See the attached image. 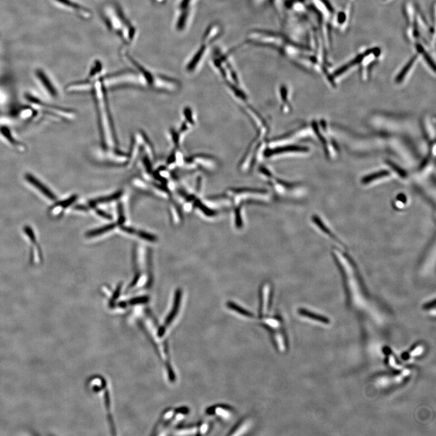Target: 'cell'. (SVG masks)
<instances>
[{
  "label": "cell",
  "instance_id": "obj_1",
  "mask_svg": "<svg viewBox=\"0 0 436 436\" xmlns=\"http://www.w3.org/2000/svg\"><path fill=\"white\" fill-rule=\"evenodd\" d=\"M104 83L102 79L95 83L94 97L98 112L101 137L105 148L112 149L117 145L114 127L111 118Z\"/></svg>",
  "mask_w": 436,
  "mask_h": 436
},
{
  "label": "cell",
  "instance_id": "obj_2",
  "mask_svg": "<svg viewBox=\"0 0 436 436\" xmlns=\"http://www.w3.org/2000/svg\"><path fill=\"white\" fill-rule=\"evenodd\" d=\"M309 151V148L300 146L297 145H283L280 146L270 147L265 149L263 152V156L266 157H272L281 156L282 155L296 154V153H307Z\"/></svg>",
  "mask_w": 436,
  "mask_h": 436
},
{
  "label": "cell",
  "instance_id": "obj_3",
  "mask_svg": "<svg viewBox=\"0 0 436 436\" xmlns=\"http://www.w3.org/2000/svg\"><path fill=\"white\" fill-rule=\"evenodd\" d=\"M187 165L192 168L199 167L205 170H213L218 166V161L213 157L206 154H198L186 159Z\"/></svg>",
  "mask_w": 436,
  "mask_h": 436
},
{
  "label": "cell",
  "instance_id": "obj_4",
  "mask_svg": "<svg viewBox=\"0 0 436 436\" xmlns=\"http://www.w3.org/2000/svg\"><path fill=\"white\" fill-rule=\"evenodd\" d=\"M270 334L273 345L278 351L280 352L286 351L289 346L286 332L282 328L280 329L270 331Z\"/></svg>",
  "mask_w": 436,
  "mask_h": 436
},
{
  "label": "cell",
  "instance_id": "obj_5",
  "mask_svg": "<svg viewBox=\"0 0 436 436\" xmlns=\"http://www.w3.org/2000/svg\"><path fill=\"white\" fill-rule=\"evenodd\" d=\"M181 297H182V291L181 289L176 290L175 292V296H174V304L173 308H172V311L171 314H169L168 317H167L166 320V324H164V326L162 328V330H161V336L163 334L165 329L166 328L169 326V324L171 323L172 321H173L174 319L176 316L177 314H178V310L179 309V307H180V304L181 301Z\"/></svg>",
  "mask_w": 436,
  "mask_h": 436
},
{
  "label": "cell",
  "instance_id": "obj_6",
  "mask_svg": "<svg viewBox=\"0 0 436 436\" xmlns=\"http://www.w3.org/2000/svg\"><path fill=\"white\" fill-rule=\"evenodd\" d=\"M25 178L27 181L31 184V185H33V186L35 187V188L40 191L41 193L44 194L46 197H48V198L51 199V200H55L56 199L55 194H54L48 187L44 186L40 181H39L35 176H34L33 174H26Z\"/></svg>",
  "mask_w": 436,
  "mask_h": 436
},
{
  "label": "cell",
  "instance_id": "obj_7",
  "mask_svg": "<svg viewBox=\"0 0 436 436\" xmlns=\"http://www.w3.org/2000/svg\"><path fill=\"white\" fill-rule=\"evenodd\" d=\"M209 415H216L223 420H228L233 415V409L226 405H217L208 409Z\"/></svg>",
  "mask_w": 436,
  "mask_h": 436
},
{
  "label": "cell",
  "instance_id": "obj_8",
  "mask_svg": "<svg viewBox=\"0 0 436 436\" xmlns=\"http://www.w3.org/2000/svg\"><path fill=\"white\" fill-rule=\"evenodd\" d=\"M36 75L41 83L43 84L46 89L50 93V95L53 96V97H56L57 96V92H56L55 87H54L52 83L45 73L43 71L38 70L36 71Z\"/></svg>",
  "mask_w": 436,
  "mask_h": 436
},
{
  "label": "cell",
  "instance_id": "obj_9",
  "mask_svg": "<svg viewBox=\"0 0 436 436\" xmlns=\"http://www.w3.org/2000/svg\"><path fill=\"white\" fill-rule=\"evenodd\" d=\"M279 97L281 101V109L284 113L289 112L291 110L289 99V90L285 86H280L279 90Z\"/></svg>",
  "mask_w": 436,
  "mask_h": 436
},
{
  "label": "cell",
  "instance_id": "obj_10",
  "mask_svg": "<svg viewBox=\"0 0 436 436\" xmlns=\"http://www.w3.org/2000/svg\"><path fill=\"white\" fill-rule=\"evenodd\" d=\"M298 313L301 315V316H305L308 317V318L312 319L315 320V321H317L318 322H321L322 323L329 324L330 323V321L328 317L324 316H322L321 314H314V312H310L309 310H307L305 309H299L298 310Z\"/></svg>",
  "mask_w": 436,
  "mask_h": 436
},
{
  "label": "cell",
  "instance_id": "obj_11",
  "mask_svg": "<svg viewBox=\"0 0 436 436\" xmlns=\"http://www.w3.org/2000/svg\"><path fill=\"white\" fill-rule=\"evenodd\" d=\"M58 2H60V3L65 5V6H68L69 7H70L75 11L77 12L79 14H80V16L86 17V18H88V17L90 16V12L87 11V9L85 8L82 6H79V4L75 3V2L73 1H71L70 0H56Z\"/></svg>",
  "mask_w": 436,
  "mask_h": 436
},
{
  "label": "cell",
  "instance_id": "obj_12",
  "mask_svg": "<svg viewBox=\"0 0 436 436\" xmlns=\"http://www.w3.org/2000/svg\"><path fill=\"white\" fill-rule=\"evenodd\" d=\"M122 195V191L117 192L115 193L111 194V195L101 197V198L96 199L95 200L91 201L89 203V205L92 208H93V207L97 206L98 204L108 203V202L117 200V199L120 198Z\"/></svg>",
  "mask_w": 436,
  "mask_h": 436
},
{
  "label": "cell",
  "instance_id": "obj_13",
  "mask_svg": "<svg viewBox=\"0 0 436 436\" xmlns=\"http://www.w3.org/2000/svg\"><path fill=\"white\" fill-rule=\"evenodd\" d=\"M370 52L371 51H368L366 53L363 54V55L357 56V57L354 59V60H352L350 63H349V64H347V65L342 66V67L340 68L339 70L335 71L334 75L335 76H337L342 75V73L346 72V71L348 70L349 68L351 67V66H355L357 65V64L360 63L361 61L363 60L364 56L368 55V53H370Z\"/></svg>",
  "mask_w": 436,
  "mask_h": 436
},
{
  "label": "cell",
  "instance_id": "obj_14",
  "mask_svg": "<svg viewBox=\"0 0 436 436\" xmlns=\"http://www.w3.org/2000/svg\"><path fill=\"white\" fill-rule=\"evenodd\" d=\"M262 326L270 331L282 328V322L279 318L273 317L263 320Z\"/></svg>",
  "mask_w": 436,
  "mask_h": 436
},
{
  "label": "cell",
  "instance_id": "obj_15",
  "mask_svg": "<svg viewBox=\"0 0 436 436\" xmlns=\"http://www.w3.org/2000/svg\"><path fill=\"white\" fill-rule=\"evenodd\" d=\"M249 426V420L247 419H243L237 425L235 426V427L231 431L229 435L236 436L243 435L244 433L245 432V431L247 430Z\"/></svg>",
  "mask_w": 436,
  "mask_h": 436
},
{
  "label": "cell",
  "instance_id": "obj_16",
  "mask_svg": "<svg viewBox=\"0 0 436 436\" xmlns=\"http://www.w3.org/2000/svg\"><path fill=\"white\" fill-rule=\"evenodd\" d=\"M115 224H109V225L103 226L102 227L88 231V232L86 233V236H87V237H94V236L103 235V234L106 233L107 231L113 230V229L115 228Z\"/></svg>",
  "mask_w": 436,
  "mask_h": 436
},
{
  "label": "cell",
  "instance_id": "obj_17",
  "mask_svg": "<svg viewBox=\"0 0 436 436\" xmlns=\"http://www.w3.org/2000/svg\"><path fill=\"white\" fill-rule=\"evenodd\" d=\"M227 306L229 309L233 310L236 312H237L238 314L243 315L244 316H245L247 317H250V318H252L254 315H253L252 313L247 311L243 308L239 306L238 305L236 304L235 303L233 302L229 301L227 303Z\"/></svg>",
  "mask_w": 436,
  "mask_h": 436
},
{
  "label": "cell",
  "instance_id": "obj_18",
  "mask_svg": "<svg viewBox=\"0 0 436 436\" xmlns=\"http://www.w3.org/2000/svg\"><path fill=\"white\" fill-rule=\"evenodd\" d=\"M390 174V172L386 171H380L376 172L373 174H369V175L365 176L362 179V182L363 184H368L369 182L376 180V179L383 178V177L387 176Z\"/></svg>",
  "mask_w": 436,
  "mask_h": 436
},
{
  "label": "cell",
  "instance_id": "obj_19",
  "mask_svg": "<svg viewBox=\"0 0 436 436\" xmlns=\"http://www.w3.org/2000/svg\"><path fill=\"white\" fill-rule=\"evenodd\" d=\"M416 58L417 56L416 55L414 56L413 58H411V60L408 61V63L406 64L405 66V67L403 68V70H401V72L400 74H399L397 78H396V81L398 83H400L401 81L403 80L404 77H405L406 73L409 72V70H410L411 66L413 65L414 63L416 60Z\"/></svg>",
  "mask_w": 436,
  "mask_h": 436
},
{
  "label": "cell",
  "instance_id": "obj_20",
  "mask_svg": "<svg viewBox=\"0 0 436 436\" xmlns=\"http://www.w3.org/2000/svg\"><path fill=\"white\" fill-rule=\"evenodd\" d=\"M231 191L236 194H241V193H245L265 194V193H267V191H266V190L258 189H251V188L233 189H231Z\"/></svg>",
  "mask_w": 436,
  "mask_h": 436
},
{
  "label": "cell",
  "instance_id": "obj_21",
  "mask_svg": "<svg viewBox=\"0 0 436 436\" xmlns=\"http://www.w3.org/2000/svg\"><path fill=\"white\" fill-rule=\"evenodd\" d=\"M1 134L3 135V136L6 137V139L8 140L12 145H14V146L19 148L21 147L20 143H19L18 141H17V140L12 137L11 131H10L9 129H7V127L1 128Z\"/></svg>",
  "mask_w": 436,
  "mask_h": 436
},
{
  "label": "cell",
  "instance_id": "obj_22",
  "mask_svg": "<svg viewBox=\"0 0 436 436\" xmlns=\"http://www.w3.org/2000/svg\"><path fill=\"white\" fill-rule=\"evenodd\" d=\"M135 235H137L140 238L150 241V242H155V241H157V236L152 235V234L145 232V231H144L136 230Z\"/></svg>",
  "mask_w": 436,
  "mask_h": 436
},
{
  "label": "cell",
  "instance_id": "obj_23",
  "mask_svg": "<svg viewBox=\"0 0 436 436\" xmlns=\"http://www.w3.org/2000/svg\"><path fill=\"white\" fill-rule=\"evenodd\" d=\"M194 206L196 207V208H198L200 210L203 211V212L205 214V215H208L209 216H212L215 215L216 213L215 211L211 210V209H209L207 208L206 206H204L203 203L199 200H196L194 201Z\"/></svg>",
  "mask_w": 436,
  "mask_h": 436
},
{
  "label": "cell",
  "instance_id": "obj_24",
  "mask_svg": "<svg viewBox=\"0 0 436 436\" xmlns=\"http://www.w3.org/2000/svg\"><path fill=\"white\" fill-rule=\"evenodd\" d=\"M118 224H120V225H122V224L124 223V222L125 221V216H124V209H123V206H122V203L118 204Z\"/></svg>",
  "mask_w": 436,
  "mask_h": 436
},
{
  "label": "cell",
  "instance_id": "obj_25",
  "mask_svg": "<svg viewBox=\"0 0 436 436\" xmlns=\"http://www.w3.org/2000/svg\"><path fill=\"white\" fill-rule=\"evenodd\" d=\"M149 297L147 296H141V297H138L134 298L130 300L129 303L131 305H136L140 304H144V303H147L149 302Z\"/></svg>",
  "mask_w": 436,
  "mask_h": 436
},
{
  "label": "cell",
  "instance_id": "obj_26",
  "mask_svg": "<svg viewBox=\"0 0 436 436\" xmlns=\"http://www.w3.org/2000/svg\"><path fill=\"white\" fill-rule=\"evenodd\" d=\"M76 198H77V196H72L70 198L66 199V200L60 202V203L57 204V206L62 207L63 208H67V207L70 206L74 203L76 201Z\"/></svg>",
  "mask_w": 436,
  "mask_h": 436
},
{
  "label": "cell",
  "instance_id": "obj_27",
  "mask_svg": "<svg viewBox=\"0 0 436 436\" xmlns=\"http://www.w3.org/2000/svg\"><path fill=\"white\" fill-rule=\"evenodd\" d=\"M122 283H120V284L118 285V286L117 287V289H116L115 292L113 293V297H112V299H111L110 303V305H111V306H113V305H114V302L115 301V300H117L118 299V298L119 297L120 293H121V291H122Z\"/></svg>",
  "mask_w": 436,
  "mask_h": 436
},
{
  "label": "cell",
  "instance_id": "obj_28",
  "mask_svg": "<svg viewBox=\"0 0 436 436\" xmlns=\"http://www.w3.org/2000/svg\"><path fill=\"white\" fill-rule=\"evenodd\" d=\"M236 225L237 227L241 228L243 226V220L241 218L240 209L237 208L235 210Z\"/></svg>",
  "mask_w": 436,
  "mask_h": 436
},
{
  "label": "cell",
  "instance_id": "obj_29",
  "mask_svg": "<svg viewBox=\"0 0 436 436\" xmlns=\"http://www.w3.org/2000/svg\"><path fill=\"white\" fill-rule=\"evenodd\" d=\"M209 428H210V425H209V423L204 422L202 423L200 426H199L198 432L200 433V435H205L206 433L208 432Z\"/></svg>",
  "mask_w": 436,
  "mask_h": 436
},
{
  "label": "cell",
  "instance_id": "obj_30",
  "mask_svg": "<svg viewBox=\"0 0 436 436\" xmlns=\"http://www.w3.org/2000/svg\"><path fill=\"white\" fill-rule=\"evenodd\" d=\"M390 166L391 168L395 170V171L397 172V173L400 174L401 176L405 177L406 174V172L403 171L402 169H401L400 167H399L398 166H396V164H394L393 163H390Z\"/></svg>",
  "mask_w": 436,
  "mask_h": 436
},
{
  "label": "cell",
  "instance_id": "obj_31",
  "mask_svg": "<svg viewBox=\"0 0 436 436\" xmlns=\"http://www.w3.org/2000/svg\"><path fill=\"white\" fill-rule=\"evenodd\" d=\"M96 212H97L98 215L100 216L101 217L109 219V220H111V219H112V216L109 215V214L105 213V211L100 210V209H96Z\"/></svg>",
  "mask_w": 436,
  "mask_h": 436
},
{
  "label": "cell",
  "instance_id": "obj_32",
  "mask_svg": "<svg viewBox=\"0 0 436 436\" xmlns=\"http://www.w3.org/2000/svg\"><path fill=\"white\" fill-rule=\"evenodd\" d=\"M435 306H436V300L434 299L433 300H432V301H430L428 303H426V304L423 305V309H425V310H430V309H434V308H435Z\"/></svg>",
  "mask_w": 436,
  "mask_h": 436
},
{
  "label": "cell",
  "instance_id": "obj_33",
  "mask_svg": "<svg viewBox=\"0 0 436 436\" xmlns=\"http://www.w3.org/2000/svg\"><path fill=\"white\" fill-rule=\"evenodd\" d=\"M121 229H122V231H125V232L132 234V235H135V231H136V229L132 227H129L122 226L121 227Z\"/></svg>",
  "mask_w": 436,
  "mask_h": 436
},
{
  "label": "cell",
  "instance_id": "obj_34",
  "mask_svg": "<svg viewBox=\"0 0 436 436\" xmlns=\"http://www.w3.org/2000/svg\"><path fill=\"white\" fill-rule=\"evenodd\" d=\"M140 276H141V274H140V273L138 272L137 273L136 275H135V277H134V279H133L132 282L131 283H130V284L129 285V289H130V288H133V287H135V285L137 284V282H139V280L140 279Z\"/></svg>",
  "mask_w": 436,
  "mask_h": 436
},
{
  "label": "cell",
  "instance_id": "obj_35",
  "mask_svg": "<svg viewBox=\"0 0 436 436\" xmlns=\"http://www.w3.org/2000/svg\"><path fill=\"white\" fill-rule=\"evenodd\" d=\"M409 352H405V353H403L401 354V358L404 361L408 360L409 358H410V354H409Z\"/></svg>",
  "mask_w": 436,
  "mask_h": 436
},
{
  "label": "cell",
  "instance_id": "obj_36",
  "mask_svg": "<svg viewBox=\"0 0 436 436\" xmlns=\"http://www.w3.org/2000/svg\"><path fill=\"white\" fill-rule=\"evenodd\" d=\"M383 352L384 354H385L386 355H390L391 353H392V351H391V349L388 348V347H385L383 349Z\"/></svg>",
  "mask_w": 436,
  "mask_h": 436
},
{
  "label": "cell",
  "instance_id": "obj_37",
  "mask_svg": "<svg viewBox=\"0 0 436 436\" xmlns=\"http://www.w3.org/2000/svg\"><path fill=\"white\" fill-rule=\"evenodd\" d=\"M75 208H76V209H78V210H87V209H86V208H85V206H76Z\"/></svg>",
  "mask_w": 436,
  "mask_h": 436
}]
</instances>
